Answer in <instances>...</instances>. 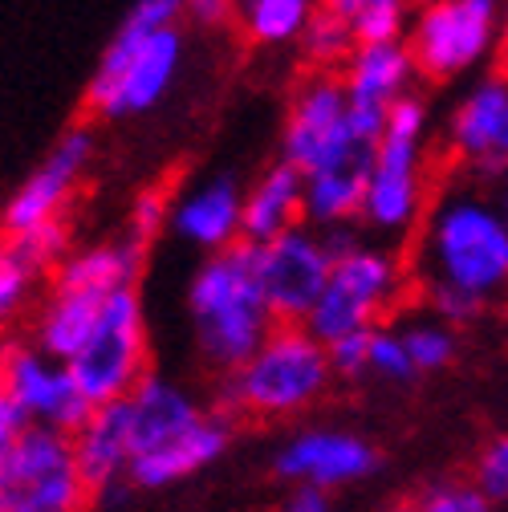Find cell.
<instances>
[{
    "mask_svg": "<svg viewBox=\"0 0 508 512\" xmlns=\"http://www.w3.org/2000/svg\"><path fill=\"white\" fill-rule=\"evenodd\" d=\"M419 285H443L492 305L508 293V220L472 175H456L431 200L415 236Z\"/></svg>",
    "mask_w": 508,
    "mask_h": 512,
    "instance_id": "cell-1",
    "label": "cell"
},
{
    "mask_svg": "<svg viewBox=\"0 0 508 512\" xmlns=\"http://www.w3.org/2000/svg\"><path fill=\"white\" fill-rule=\"evenodd\" d=\"M131 419V480L135 492H159L212 468L232 443V415L204 411L179 382L147 374L122 399Z\"/></svg>",
    "mask_w": 508,
    "mask_h": 512,
    "instance_id": "cell-2",
    "label": "cell"
},
{
    "mask_svg": "<svg viewBox=\"0 0 508 512\" xmlns=\"http://www.w3.org/2000/svg\"><path fill=\"white\" fill-rule=\"evenodd\" d=\"M187 313H192L200 358L220 374L240 370L277 326L257 281V248L240 240L204 256L187 285Z\"/></svg>",
    "mask_w": 508,
    "mask_h": 512,
    "instance_id": "cell-3",
    "label": "cell"
},
{
    "mask_svg": "<svg viewBox=\"0 0 508 512\" xmlns=\"http://www.w3.org/2000/svg\"><path fill=\"white\" fill-rule=\"evenodd\" d=\"M427 126H431V110L415 90L387 106L358 212V224L383 240H399L415 232L431 200Z\"/></svg>",
    "mask_w": 508,
    "mask_h": 512,
    "instance_id": "cell-4",
    "label": "cell"
},
{
    "mask_svg": "<svg viewBox=\"0 0 508 512\" xmlns=\"http://www.w3.org/2000/svg\"><path fill=\"white\" fill-rule=\"evenodd\" d=\"M326 346L301 326H273V334L252 350V358L224 374V415L289 419L309 411L330 387Z\"/></svg>",
    "mask_w": 508,
    "mask_h": 512,
    "instance_id": "cell-5",
    "label": "cell"
},
{
    "mask_svg": "<svg viewBox=\"0 0 508 512\" xmlns=\"http://www.w3.org/2000/svg\"><path fill=\"white\" fill-rule=\"evenodd\" d=\"M407 289V261L391 244H370L358 240L350 252H342L322 297L313 301L309 317L301 322L305 334H313L322 346L346 338V334H366L378 330L383 317L399 305Z\"/></svg>",
    "mask_w": 508,
    "mask_h": 512,
    "instance_id": "cell-6",
    "label": "cell"
},
{
    "mask_svg": "<svg viewBox=\"0 0 508 512\" xmlns=\"http://www.w3.org/2000/svg\"><path fill=\"white\" fill-rule=\"evenodd\" d=\"M183 49L187 45L179 29L143 37L118 25L86 82V110L110 122L155 110L183 70Z\"/></svg>",
    "mask_w": 508,
    "mask_h": 512,
    "instance_id": "cell-7",
    "label": "cell"
},
{
    "mask_svg": "<svg viewBox=\"0 0 508 512\" xmlns=\"http://www.w3.org/2000/svg\"><path fill=\"white\" fill-rule=\"evenodd\" d=\"M66 370L90 407L122 403L151 374L147 313L139 289H118L106 297L90 338L66 362Z\"/></svg>",
    "mask_w": 508,
    "mask_h": 512,
    "instance_id": "cell-8",
    "label": "cell"
},
{
    "mask_svg": "<svg viewBox=\"0 0 508 512\" xmlns=\"http://www.w3.org/2000/svg\"><path fill=\"white\" fill-rule=\"evenodd\" d=\"M500 41V0H423L407 25L415 74L431 82L460 78L492 57Z\"/></svg>",
    "mask_w": 508,
    "mask_h": 512,
    "instance_id": "cell-9",
    "label": "cell"
},
{
    "mask_svg": "<svg viewBox=\"0 0 508 512\" xmlns=\"http://www.w3.org/2000/svg\"><path fill=\"white\" fill-rule=\"evenodd\" d=\"M358 147H374L354 139L346 118V90L338 74H309L289 102L285 131H281V163L309 175Z\"/></svg>",
    "mask_w": 508,
    "mask_h": 512,
    "instance_id": "cell-10",
    "label": "cell"
},
{
    "mask_svg": "<svg viewBox=\"0 0 508 512\" xmlns=\"http://www.w3.org/2000/svg\"><path fill=\"white\" fill-rule=\"evenodd\" d=\"M257 248V281L261 293L269 301V313L277 326H301L313 301L322 297L334 256L322 240V232L297 224L289 232H281L269 244H252Z\"/></svg>",
    "mask_w": 508,
    "mask_h": 512,
    "instance_id": "cell-11",
    "label": "cell"
},
{
    "mask_svg": "<svg viewBox=\"0 0 508 512\" xmlns=\"http://www.w3.org/2000/svg\"><path fill=\"white\" fill-rule=\"evenodd\" d=\"M94 159V131L90 126H70L61 131L49 155L21 179V187L0 208V228L5 236H25L41 224H53L66 212L70 196L78 191L86 167Z\"/></svg>",
    "mask_w": 508,
    "mask_h": 512,
    "instance_id": "cell-12",
    "label": "cell"
},
{
    "mask_svg": "<svg viewBox=\"0 0 508 512\" xmlns=\"http://www.w3.org/2000/svg\"><path fill=\"white\" fill-rule=\"evenodd\" d=\"M0 366H5V395L33 427L74 435L86 423L90 403L70 378L66 362L41 354L33 342H9L0 346Z\"/></svg>",
    "mask_w": 508,
    "mask_h": 512,
    "instance_id": "cell-13",
    "label": "cell"
},
{
    "mask_svg": "<svg viewBox=\"0 0 508 512\" xmlns=\"http://www.w3.org/2000/svg\"><path fill=\"white\" fill-rule=\"evenodd\" d=\"M378 468V452L354 431L342 427H301L277 452V476L293 488L338 492L366 480Z\"/></svg>",
    "mask_w": 508,
    "mask_h": 512,
    "instance_id": "cell-14",
    "label": "cell"
},
{
    "mask_svg": "<svg viewBox=\"0 0 508 512\" xmlns=\"http://www.w3.org/2000/svg\"><path fill=\"white\" fill-rule=\"evenodd\" d=\"M240 204H244V187L236 175L220 171L200 183H192L183 196L171 204L167 228L200 252H224L240 244Z\"/></svg>",
    "mask_w": 508,
    "mask_h": 512,
    "instance_id": "cell-15",
    "label": "cell"
},
{
    "mask_svg": "<svg viewBox=\"0 0 508 512\" xmlns=\"http://www.w3.org/2000/svg\"><path fill=\"white\" fill-rule=\"evenodd\" d=\"M504 106H508V70L488 74L476 86H468V94L448 114V131L443 135H448V151L456 155L464 175L484 179L492 163H500L496 143H500Z\"/></svg>",
    "mask_w": 508,
    "mask_h": 512,
    "instance_id": "cell-16",
    "label": "cell"
},
{
    "mask_svg": "<svg viewBox=\"0 0 508 512\" xmlns=\"http://www.w3.org/2000/svg\"><path fill=\"white\" fill-rule=\"evenodd\" d=\"M370 159H374V147H358L326 167L301 175V224H309L317 232L354 224L362 212Z\"/></svg>",
    "mask_w": 508,
    "mask_h": 512,
    "instance_id": "cell-17",
    "label": "cell"
},
{
    "mask_svg": "<svg viewBox=\"0 0 508 512\" xmlns=\"http://www.w3.org/2000/svg\"><path fill=\"white\" fill-rule=\"evenodd\" d=\"M342 90L350 106H366L387 114L391 102H399L403 94H411L415 86V61L407 53L403 41H387V45H354V53L342 66Z\"/></svg>",
    "mask_w": 508,
    "mask_h": 512,
    "instance_id": "cell-18",
    "label": "cell"
},
{
    "mask_svg": "<svg viewBox=\"0 0 508 512\" xmlns=\"http://www.w3.org/2000/svg\"><path fill=\"white\" fill-rule=\"evenodd\" d=\"M70 447L90 492L126 480V468H131V419H126V403L90 407L86 423L70 435Z\"/></svg>",
    "mask_w": 508,
    "mask_h": 512,
    "instance_id": "cell-19",
    "label": "cell"
},
{
    "mask_svg": "<svg viewBox=\"0 0 508 512\" xmlns=\"http://www.w3.org/2000/svg\"><path fill=\"white\" fill-rule=\"evenodd\" d=\"M301 224V171L289 163L265 167L252 187H244L240 204V240L244 244H269L281 232Z\"/></svg>",
    "mask_w": 508,
    "mask_h": 512,
    "instance_id": "cell-20",
    "label": "cell"
},
{
    "mask_svg": "<svg viewBox=\"0 0 508 512\" xmlns=\"http://www.w3.org/2000/svg\"><path fill=\"white\" fill-rule=\"evenodd\" d=\"M110 293H94V289H70V285H53L37 322H33V346L57 362H70L82 342L90 338L98 313L106 305Z\"/></svg>",
    "mask_w": 508,
    "mask_h": 512,
    "instance_id": "cell-21",
    "label": "cell"
},
{
    "mask_svg": "<svg viewBox=\"0 0 508 512\" xmlns=\"http://www.w3.org/2000/svg\"><path fill=\"white\" fill-rule=\"evenodd\" d=\"M317 13V0H240L236 25L252 45H289L301 41Z\"/></svg>",
    "mask_w": 508,
    "mask_h": 512,
    "instance_id": "cell-22",
    "label": "cell"
},
{
    "mask_svg": "<svg viewBox=\"0 0 508 512\" xmlns=\"http://www.w3.org/2000/svg\"><path fill=\"white\" fill-rule=\"evenodd\" d=\"M399 342H403L415 374H435V370H443V366L456 358V330L435 322L431 313L403 322L399 326Z\"/></svg>",
    "mask_w": 508,
    "mask_h": 512,
    "instance_id": "cell-23",
    "label": "cell"
},
{
    "mask_svg": "<svg viewBox=\"0 0 508 512\" xmlns=\"http://www.w3.org/2000/svg\"><path fill=\"white\" fill-rule=\"evenodd\" d=\"M301 53L313 66V74H338L346 66V57L354 53V37L342 21H334L330 13L317 9L301 33Z\"/></svg>",
    "mask_w": 508,
    "mask_h": 512,
    "instance_id": "cell-24",
    "label": "cell"
},
{
    "mask_svg": "<svg viewBox=\"0 0 508 512\" xmlns=\"http://www.w3.org/2000/svg\"><path fill=\"white\" fill-rule=\"evenodd\" d=\"M37 269L17 252L13 240H0V330L17 322V313L29 305L33 285H37Z\"/></svg>",
    "mask_w": 508,
    "mask_h": 512,
    "instance_id": "cell-25",
    "label": "cell"
},
{
    "mask_svg": "<svg viewBox=\"0 0 508 512\" xmlns=\"http://www.w3.org/2000/svg\"><path fill=\"white\" fill-rule=\"evenodd\" d=\"M167 220H171V196L163 187H147L131 200V212H126V228L122 236L139 244V248H151V240L159 232H167Z\"/></svg>",
    "mask_w": 508,
    "mask_h": 512,
    "instance_id": "cell-26",
    "label": "cell"
},
{
    "mask_svg": "<svg viewBox=\"0 0 508 512\" xmlns=\"http://www.w3.org/2000/svg\"><path fill=\"white\" fill-rule=\"evenodd\" d=\"M366 374L370 378H383V382H411L415 370H411V358L399 342V330L391 326H378L370 330V342H366Z\"/></svg>",
    "mask_w": 508,
    "mask_h": 512,
    "instance_id": "cell-27",
    "label": "cell"
},
{
    "mask_svg": "<svg viewBox=\"0 0 508 512\" xmlns=\"http://www.w3.org/2000/svg\"><path fill=\"white\" fill-rule=\"evenodd\" d=\"M5 240L17 244V252L25 256V261H29L37 273L57 269V265L74 252V248H70L66 220H53V224H41V228H33V232H25V236H5Z\"/></svg>",
    "mask_w": 508,
    "mask_h": 512,
    "instance_id": "cell-28",
    "label": "cell"
},
{
    "mask_svg": "<svg viewBox=\"0 0 508 512\" xmlns=\"http://www.w3.org/2000/svg\"><path fill=\"white\" fill-rule=\"evenodd\" d=\"M411 512H500V508L472 480H439L411 504Z\"/></svg>",
    "mask_w": 508,
    "mask_h": 512,
    "instance_id": "cell-29",
    "label": "cell"
},
{
    "mask_svg": "<svg viewBox=\"0 0 508 512\" xmlns=\"http://www.w3.org/2000/svg\"><path fill=\"white\" fill-rule=\"evenodd\" d=\"M472 484H476L496 508L508 504V431L496 435V439L484 447V452H480L476 472H472Z\"/></svg>",
    "mask_w": 508,
    "mask_h": 512,
    "instance_id": "cell-30",
    "label": "cell"
},
{
    "mask_svg": "<svg viewBox=\"0 0 508 512\" xmlns=\"http://www.w3.org/2000/svg\"><path fill=\"white\" fill-rule=\"evenodd\" d=\"M366 342H370V330L366 334H346V338L330 342L326 346L330 370L334 374H346V378H362L366 374Z\"/></svg>",
    "mask_w": 508,
    "mask_h": 512,
    "instance_id": "cell-31",
    "label": "cell"
},
{
    "mask_svg": "<svg viewBox=\"0 0 508 512\" xmlns=\"http://www.w3.org/2000/svg\"><path fill=\"white\" fill-rule=\"evenodd\" d=\"M25 427H29V419L13 407V399L5 395L0 399V468H5V460H9V452L17 447V439L25 435Z\"/></svg>",
    "mask_w": 508,
    "mask_h": 512,
    "instance_id": "cell-32",
    "label": "cell"
},
{
    "mask_svg": "<svg viewBox=\"0 0 508 512\" xmlns=\"http://www.w3.org/2000/svg\"><path fill=\"white\" fill-rule=\"evenodd\" d=\"M236 5L240 0H187V17L196 25H224L236 21Z\"/></svg>",
    "mask_w": 508,
    "mask_h": 512,
    "instance_id": "cell-33",
    "label": "cell"
},
{
    "mask_svg": "<svg viewBox=\"0 0 508 512\" xmlns=\"http://www.w3.org/2000/svg\"><path fill=\"white\" fill-rule=\"evenodd\" d=\"M484 191H488V200L500 208V216L508 220V159H500V163H492V171L484 175V179H476Z\"/></svg>",
    "mask_w": 508,
    "mask_h": 512,
    "instance_id": "cell-34",
    "label": "cell"
},
{
    "mask_svg": "<svg viewBox=\"0 0 508 512\" xmlns=\"http://www.w3.org/2000/svg\"><path fill=\"white\" fill-rule=\"evenodd\" d=\"M281 512H334V504H330V496H326V492H313V488H293Z\"/></svg>",
    "mask_w": 508,
    "mask_h": 512,
    "instance_id": "cell-35",
    "label": "cell"
},
{
    "mask_svg": "<svg viewBox=\"0 0 508 512\" xmlns=\"http://www.w3.org/2000/svg\"><path fill=\"white\" fill-rule=\"evenodd\" d=\"M374 5V0H317V9H322V13H330L334 21H342L346 29L366 13Z\"/></svg>",
    "mask_w": 508,
    "mask_h": 512,
    "instance_id": "cell-36",
    "label": "cell"
},
{
    "mask_svg": "<svg viewBox=\"0 0 508 512\" xmlns=\"http://www.w3.org/2000/svg\"><path fill=\"white\" fill-rule=\"evenodd\" d=\"M0 512H57L49 504H37L29 496H5V504H0Z\"/></svg>",
    "mask_w": 508,
    "mask_h": 512,
    "instance_id": "cell-37",
    "label": "cell"
},
{
    "mask_svg": "<svg viewBox=\"0 0 508 512\" xmlns=\"http://www.w3.org/2000/svg\"><path fill=\"white\" fill-rule=\"evenodd\" d=\"M496 159H508V106H504V122H500V143H496Z\"/></svg>",
    "mask_w": 508,
    "mask_h": 512,
    "instance_id": "cell-38",
    "label": "cell"
},
{
    "mask_svg": "<svg viewBox=\"0 0 508 512\" xmlns=\"http://www.w3.org/2000/svg\"><path fill=\"white\" fill-rule=\"evenodd\" d=\"M500 49H504V57H508V5L500 9Z\"/></svg>",
    "mask_w": 508,
    "mask_h": 512,
    "instance_id": "cell-39",
    "label": "cell"
},
{
    "mask_svg": "<svg viewBox=\"0 0 508 512\" xmlns=\"http://www.w3.org/2000/svg\"><path fill=\"white\" fill-rule=\"evenodd\" d=\"M0 399H5V366H0Z\"/></svg>",
    "mask_w": 508,
    "mask_h": 512,
    "instance_id": "cell-40",
    "label": "cell"
},
{
    "mask_svg": "<svg viewBox=\"0 0 508 512\" xmlns=\"http://www.w3.org/2000/svg\"><path fill=\"white\" fill-rule=\"evenodd\" d=\"M0 504H5V476H0Z\"/></svg>",
    "mask_w": 508,
    "mask_h": 512,
    "instance_id": "cell-41",
    "label": "cell"
},
{
    "mask_svg": "<svg viewBox=\"0 0 508 512\" xmlns=\"http://www.w3.org/2000/svg\"><path fill=\"white\" fill-rule=\"evenodd\" d=\"M395 512H411V508H395Z\"/></svg>",
    "mask_w": 508,
    "mask_h": 512,
    "instance_id": "cell-42",
    "label": "cell"
}]
</instances>
